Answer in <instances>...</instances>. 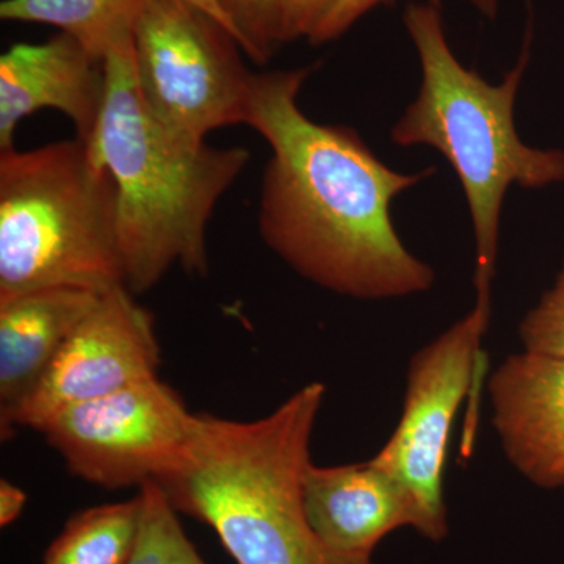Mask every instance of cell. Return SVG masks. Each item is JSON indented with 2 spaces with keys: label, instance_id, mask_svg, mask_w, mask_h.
Instances as JSON below:
<instances>
[{
  "label": "cell",
  "instance_id": "1",
  "mask_svg": "<svg viewBox=\"0 0 564 564\" xmlns=\"http://www.w3.org/2000/svg\"><path fill=\"white\" fill-rule=\"evenodd\" d=\"M315 68L251 77L245 124L272 150L258 207L263 242L337 295L381 302L430 291L436 273L404 247L391 206L436 169L395 172L355 129L307 118L299 96Z\"/></svg>",
  "mask_w": 564,
  "mask_h": 564
},
{
  "label": "cell",
  "instance_id": "2",
  "mask_svg": "<svg viewBox=\"0 0 564 564\" xmlns=\"http://www.w3.org/2000/svg\"><path fill=\"white\" fill-rule=\"evenodd\" d=\"M325 384L303 386L258 421L196 413L180 464L155 481L177 513L209 525L237 564H373L323 543L303 478Z\"/></svg>",
  "mask_w": 564,
  "mask_h": 564
},
{
  "label": "cell",
  "instance_id": "3",
  "mask_svg": "<svg viewBox=\"0 0 564 564\" xmlns=\"http://www.w3.org/2000/svg\"><path fill=\"white\" fill-rule=\"evenodd\" d=\"M104 63L106 104L88 150L117 184L126 288L133 295L148 292L174 265L207 276V225L250 162V151L170 135L141 99L133 40L115 47Z\"/></svg>",
  "mask_w": 564,
  "mask_h": 564
},
{
  "label": "cell",
  "instance_id": "4",
  "mask_svg": "<svg viewBox=\"0 0 564 564\" xmlns=\"http://www.w3.org/2000/svg\"><path fill=\"white\" fill-rule=\"evenodd\" d=\"M403 24L417 52L422 79L414 101L393 124L391 140L402 148H433L455 170L473 220L475 289L491 293L508 188H544L564 181V152L527 147L516 131V96L529 52L502 84L492 85L455 57L437 7L411 3Z\"/></svg>",
  "mask_w": 564,
  "mask_h": 564
},
{
  "label": "cell",
  "instance_id": "5",
  "mask_svg": "<svg viewBox=\"0 0 564 564\" xmlns=\"http://www.w3.org/2000/svg\"><path fill=\"white\" fill-rule=\"evenodd\" d=\"M126 285L113 176L80 140L0 151V300Z\"/></svg>",
  "mask_w": 564,
  "mask_h": 564
},
{
  "label": "cell",
  "instance_id": "6",
  "mask_svg": "<svg viewBox=\"0 0 564 564\" xmlns=\"http://www.w3.org/2000/svg\"><path fill=\"white\" fill-rule=\"evenodd\" d=\"M239 41L185 0H148L133 32L141 99L174 139L204 143L207 133L245 124L252 73Z\"/></svg>",
  "mask_w": 564,
  "mask_h": 564
},
{
  "label": "cell",
  "instance_id": "7",
  "mask_svg": "<svg viewBox=\"0 0 564 564\" xmlns=\"http://www.w3.org/2000/svg\"><path fill=\"white\" fill-rule=\"evenodd\" d=\"M491 317V293H477L462 321L415 352L408 366L402 417L373 462L413 500L415 532L440 543L448 534L444 470L456 413L481 384V344Z\"/></svg>",
  "mask_w": 564,
  "mask_h": 564
},
{
  "label": "cell",
  "instance_id": "8",
  "mask_svg": "<svg viewBox=\"0 0 564 564\" xmlns=\"http://www.w3.org/2000/svg\"><path fill=\"white\" fill-rule=\"evenodd\" d=\"M193 423L195 413L180 393L155 377L66 408L40 433L70 474L113 491L172 473L191 443Z\"/></svg>",
  "mask_w": 564,
  "mask_h": 564
},
{
  "label": "cell",
  "instance_id": "9",
  "mask_svg": "<svg viewBox=\"0 0 564 564\" xmlns=\"http://www.w3.org/2000/svg\"><path fill=\"white\" fill-rule=\"evenodd\" d=\"M161 345L154 317L126 285L102 293L76 326L39 384L0 419L3 432L14 425L41 432L66 408L101 399L159 377Z\"/></svg>",
  "mask_w": 564,
  "mask_h": 564
},
{
  "label": "cell",
  "instance_id": "10",
  "mask_svg": "<svg viewBox=\"0 0 564 564\" xmlns=\"http://www.w3.org/2000/svg\"><path fill=\"white\" fill-rule=\"evenodd\" d=\"M106 95V63L73 36L14 44L0 57V151L14 148L18 124L41 109L62 111L90 147Z\"/></svg>",
  "mask_w": 564,
  "mask_h": 564
},
{
  "label": "cell",
  "instance_id": "11",
  "mask_svg": "<svg viewBox=\"0 0 564 564\" xmlns=\"http://www.w3.org/2000/svg\"><path fill=\"white\" fill-rule=\"evenodd\" d=\"M492 426L511 466L543 489L564 485V358L522 351L488 381Z\"/></svg>",
  "mask_w": 564,
  "mask_h": 564
},
{
  "label": "cell",
  "instance_id": "12",
  "mask_svg": "<svg viewBox=\"0 0 564 564\" xmlns=\"http://www.w3.org/2000/svg\"><path fill=\"white\" fill-rule=\"evenodd\" d=\"M303 500L317 536L350 558L372 560L388 534L417 527L413 500L373 459L340 466L311 463L303 478Z\"/></svg>",
  "mask_w": 564,
  "mask_h": 564
},
{
  "label": "cell",
  "instance_id": "13",
  "mask_svg": "<svg viewBox=\"0 0 564 564\" xmlns=\"http://www.w3.org/2000/svg\"><path fill=\"white\" fill-rule=\"evenodd\" d=\"M102 293L44 288L0 300V419L39 384Z\"/></svg>",
  "mask_w": 564,
  "mask_h": 564
},
{
  "label": "cell",
  "instance_id": "14",
  "mask_svg": "<svg viewBox=\"0 0 564 564\" xmlns=\"http://www.w3.org/2000/svg\"><path fill=\"white\" fill-rule=\"evenodd\" d=\"M148 0H3V21L54 25L99 61L133 40Z\"/></svg>",
  "mask_w": 564,
  "mask_h": 564
},
{
  "label": "cell",
  "instance_id": "15",
  "mask_svg": "<svg viewBox=\"0 0 564 564\" xmlns=\"http://www.w3.org/2000/svg\"><path fill=\"white\" fill-rule=\"evenodd\" d=\"M140 496L80 511L44 554V564H129L139 540Z\"/></svg>",
  "mask_w": 564,
  "mask_h": 564
},
{
  "label": "cell",
  "instance_id": "16",
  "mask_svg": "<svg viewBox=\"0 0 564 564\" xmlns=\"http://www.w3.org/2000/svg\"><path fill=\"white\" fill-rule=\"evenodd\" d=\"M139 496L140 533L129 564H207L182 529L176 508L161 486L148 481Z\"/></svg>",
  "mask_w": 564,
  "mask_h": 564
},
{
  "label": "cell",
  "instance_id": "17",
  "mask_svg": "<svg viewBox=\"0 0 564 564\" xmlns=\"http://www.w3.org/2000/svg\"><path fill=\"white\" fill-rule=\"evenodd\" d=\"M239 33L248 57L265 65L280 46L276 0H217Z\"/></svg>",
  "mask_w": 564,
  "mask_h": 564
},
{
  "label": "cell",
  "instance_id": "18",
  "mask_svg": "<svg viewBox=\"0 0 564 564\" xmlns=\"http://www.w3.org/2000/svg\"><path fill=\"white\" fill-rule=\"evenodd\" d=\"M524 350L564 358V263L555 284L519 325Z\"/></svg>",
  "mask_w": 564,
  "mask_h": 564
},
{
  "label": "cell",
  "instance_id": "19",
  "mask_svg": "<svg viewBox=\"0 0 564 564\" xmlns=\"http://www.w3.org/2000/svg\"><path fill=\"white\" fill-rule=\"evenodd\" d=\"M337 0H276L278 39L280 44L306 36L336 6Z\"/></svg>",
  "mask_w": 564,
  "mask_h": 564
},
{
  "label": "cell",
  "instance_id": "20",
  "mask_svg": "<svg viewBox=\"0 0 564 564\" xmlns=\"http://www.w3.org/2000/svg\"><path fill=\"white\" fill-rule=\"evenodd\" d=\"M393 0H337L336 6L328 11L325 18L318 22L317 28L311 33L310 40L314 46L329 43L343 36L356 21L361 20L364 14L377 9V7L391 3ZM432 6L441 7V0H429Z\"/></svg>",
  "mask_w": 564,
  "mask_h": 564
},
{
  "label": "cell",
  "instance_id": "21",
  "mask_svg": "<svg viewBox=\"0 0 564 564\" xmlns=\"http://www.w3.org/2000/svg\"><path fill=\"white\" fill-rule=\"evenodd\" d=\"M28 496L20 486L10 481H0V524L7 527L13 524L24 511Z\"/></svg>",
  "mask_w": 564,
  "mask_h": 564
},
{
  "label": "cell",
  "instance_id": "22",
  "mask_svg": "<svg viewBox=\"0 0 564 564\" xmlns=\"http://www.w3.org/2000/svg\"><path fill=\"white\" fill-rule=\"evenodd\" d=\"M185 2L192 3V6H195L196 9L203 10L204 13L209 14V17L214 18V20H217L221 25H225V28L228 29V31L231 32L234 36H236V40L239 41L240 44L239 33H237L236 28H234V24L231 21H229V18L226 17V13L221 10V7L218 6L217 0H185Z\"/></svg>",
  "mask_w": 564,
  "mask_h": 564
},
{
  "label": "cell",
  "instance_id": "23",
  "mask_svg": "<svg viewBox=\"0 0 564 564\" xmlns=\"http://www.w3.org/2000/svg\"><path fill=\"white\" fill-rule=\"evenodd\" d=\"M470 3L489 20H496L499 13V0H470Z\"/></svg>",
  "mask_w": 564,
  "mask_h": 564
}]
</instances>
